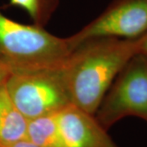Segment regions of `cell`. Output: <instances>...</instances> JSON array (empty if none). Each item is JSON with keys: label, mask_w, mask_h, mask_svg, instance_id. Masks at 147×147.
I'll return each instance as SVG.
<instances>
[{"label": "cell", "mask_w": 147, "mask_h": 147, "mask_svg": "<svg viewBox=\"0 0 147 147\" xmlns=\"http://www.w3.org/2000/svg\"><path fill=\"white\" fill-rule=\"evenodd\" d=\"M0 147H39L36 146L35 144L32 143L31 142L28 141V140H24V141H21V142H16L13 144H11L6 146H0Z\"/></svg>", "instance_id": "cell-11"}, {"label": "cell", "mask_w": 147, "mask_h": 147, "mask_svg": "<svg viewBox=\"0 0 147 147\" xmlns=\"http://www.w3.org/2000/svg\"><path fill=\"white\" fill-rule=\"evenodd\" d=\"M28 119L14 105L4 84L0 85V146L27 140Z\"/></svg>", "instance_id": "cell-7"}, {"label": "cell", "mask_w": 147, "mask_h": 147, "mask_svg": "<svg viewBox=\"0 0 147 147\" xmlns=\"http://www.w3.org/2000/svg\"><path fill=\"white\" fill-rule=\"evenodd\" d=\"M27 140L39 147H65L59 127L57 112L28 120Z\"/></svg>", "instance_id": "cell-8"}, {"label": "cell", "mask_w": 147, "mask_h": 147, "mask_svg": "<svg viewBox=\"0 0 147 147\" xmlns=\"http://www.w3.org/2000/svg\"><path fill=\"white\" fill-rule=\"evenodd\" d=\"M65 147H119L93 115L72 103L57 112Z\"/></svg>", "instance_id": "cell-6"}, {"label": "cell", "mask_w": 147, "mask_h": 147, "mask_svg": "<svg viewBox=\"0 0 147 147\" xmlns=\"http://www.w3.org/2000/svg\"><path fill=\"white\" fill-rule=\"evenodd\" d=\"M0 61H4L3 57H2V55H1V53H0Z\"/></svg>", "instance_id": "cell-13"}, {"label": "cell", "mask_w": 147, "mask_h": 147, "mask_svg": "<svg viewBox=\"0 0 147 147\" xmlns=\"http://www.w3.org/2000/svg\"><path fill=\"white\" fill-rule=\"evenodd\" d=\"M139 53L146 56L147 57V34L141 37V42L139 46Z\"/></svg>", "instance_id": "cell-12"}, {"label": "cell", "mask_w": 147, "mask_h": 147, "mask_svg": "<svg viewBox=\"0 0 147 147\" xmlns=\"http://www.w3.org/2000/svg\"><path fill=\"white\" fill-rule=\"evenodd\" d=\"M141 38H98L80 43L59 68L70 102L94 115L110 85L131 57Z\"/></svg>", "instance_id": "cell-1"}, {"label": "cell", "mask_w": 147, "mask_h": 147, "mask_svg": "<svg viewBox=\"0 0 147 147\" xmlns=\"http://www.w3.org/2000/svg\"><path fill=\"white\" fill-rule=\"evenodd\" d=\"M74 49L69 38L12 21L0 11V53L12 72L59 69Z\"/></svg>", "instance_id": "cell-2"}, {"label": "cell", "mask_w": 147, "mask_h": 147, "mask_svg": "<svg viewBox=\"0 0 147 147\" xmlns=\"http://www.w3.org/2000/svg\"><path fill=\"white\" fill-rule=\"evenodd\" d=\"M11 72L10 66L4 61H0V85L5 84Z\"/></svg>", "instance_id": "cell-10"}, {"label": "cell", "mask_w": 147, "mask_h": 147, "mask_svg": "<svg viewBox=\"0 0 147 147\" xmlns=\"http://www.w3.org/2000/svg\"><path fill=\"white\" fill-rule=\"evenodd\" d=\"M4 85L11 100L28 120L58 112L71 103L59 69L12 72Z\"/></svg>", "instance_id": "cell-4"}, {"label": "cell", "mask_w": 147, "mask_h": 147, "mask_svg": "<svg viewBox=\"0 0 147 147\" xmlns=\"http://www.w3.org/2000/svg\"><path fill=\"white\" fill-rule=\"evenodd\" d=\"M147 34V0H113L82 30L69 37L74 47L98 38L137 39Z\"/></svg>", "instance_id": "cell-5"}, {"label": "cell", "mask_w": 147, "mask_h": 147, "mask_svg": "<svg viewBox=\"0 0 147 147\" xmlns=\"http://www.w3.org/2000/svg\"><path fill=\"white\" fill-rule=\"evenodd\" d=\"M108 130L123 118L132 116L147 123V57L137 53L118 74L96 112Z\"/></svg>", "instance_id": "cell-3"}, {"label": "cell", "mask_w": 147, "mask_h": 147, "mask_svg": "<svg viewBox=\"0 0 147 147\" xmlns=\"http://www.w3.org/2000/svg\"><path fill=\"white\" fill-rule=\"evenodd\" d=\"M59 4V0H9V7L26 11L34 25L43 27L50 20Z\"/></svg>", "instance_id": "cell-9"}]
</instances>
